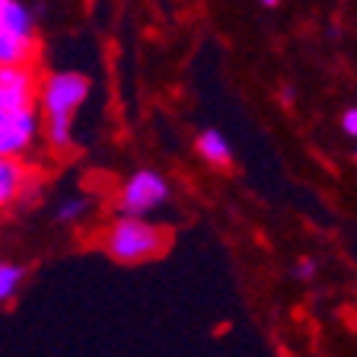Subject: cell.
Wrapping results in <instances>:
<instances>
[{"instance_id":"6da1fadb","label":"cell","mask_w":357,"mask_h":357,"mask_svg":"<svg viewBox=\"0 0 357 357\" xmlns=\"http://www.w3.org/2000/svg\"><path fill=\"white\" fill-rule=\"evenodd\" d=\"M166 233L150 220L119 217L105 233V252L119 261H144L163 252Z\"/></svg>"},{"instance_id":"7a4b0ae2","label":"cell","mask_w":357,"mask_h":357,"mask_svg":"<svg viewBox=\"0 0 357 357\" xmlns=\"http://www.w3.org/2000/svg\"><path fill=\"white\" fill-rule=\"evenodd\" d=\"M89 96V77L80 70H54V74L42 77L38 83V112L45 121L70 119L74 121L77 109L86 102Z\"/></svg>"},{"instance_id":"3957f363","label":"cell","mask_w":357,"mask_h":357,"mask_svg":"<svg viewBox=\"0 0 357 357\" xmlns=\"http://www.w3.org/2000/svg\"><path fill=\"white\" fill-rule=\"evenodd\" d=\"M169 192L172 188L163 172L144 166V169L131 172V176L125 178V185H121V192H119V211H121V217L147 220L153 211H160L166 201H169Z\"/></svg>"},{"instance_id":"277c9868","label":"cell","mask_w":357,"mask_h":357,"mask_svg":"<svg viewBox=\"0 0 357 357\" xmlns=\"http://www.w3.org/2000/svg\"><path fill=\"white\" fill-rule=\"evenodd\" d=\"M38 77L32 67H0V119L13 112L36 109L38 99Z\"/></svg>"},{"instance_id":"5b68a950","label":"cell","mask_w":357,"mask_h":357,"mask_svg":"<svg viewBox=\"0 0 357 357\" xmlns=\"http://www.w3.org/2000/svg\"><path fill=\"white\" fill-rule=\"evenodd\" d=\"M42 134V115L38 109L13 112L0 119V160H20Z\"/></svg>"},{"instance_id":"8992f818","label":"cell","mask_w":357,"mask_h":357,"mask_svg":"<svg viewBox=\"0 0 357 357\" xmlns=\"http://www.w3.org/2000/svg\"><path fill=\"white\" fill-rule=\"evenodd\" d=\"M0 32H7L22 42H36V13L26 3L0 0Z\"/></svg>"},{"instance_id":"52a82bcc","label":"cell","mask_w":357,"mask_h":357,"mask_svg":"<svg viewBox=\"0 0 357 357\" xmlns=\"http://www.w3.org/2000/svg\"><path fill=\"white\" fill-rule=\"evenodd\" d=\"M26 178H29V172L20 160H0V208H7L20 198Z\"/></svg>"},{"instance_id":"ba28073f","label":"cell","mask_w":357,"mask_h":357,"mask_svg":"<svg viewBox=\"0 0 357 357\" xmlns=\"http://www.w3.org/2000/svg\"><path fill=\"white\" fill-rule=\"evenodd\" d=\"M195 147H198V153L208 160L211 166H227L233 160V147L230 141L223 137L220 131H214V128H208V131L198 134V141H195Z\"/></svg>"},{"instance_id":"9c48e42d","label":"cell","mask_w":357,"mask_h":357,"mask_svg":"<svg viewBox=\"0 0 357 357\" xmlns=\"http://www.w3.org/2000/svg\"><path fill=\"white\" fill-rule=\"evenodd\" d=\"M45 141L52 150H70L74 144V121L58 119V121H45Z\"/></svg>"},{"instance_id":"30bf717a","label":"cell","mask_w":357,"mask_h":357,"mask_svg":"<svg viewBox=\"0 0 357 357\" xmlns=\"http://www.w3.org/2000/svg\"><path fill=\"white\" fill-rule=\"evenodd\" d=\"M22 278H26V271H22L20 265H13V261H0V303H7L16 290H20Z\"/></svg>"},{"instance_id":"8fae6325","label":"cell","mask_w":357,"mask_h":357,"mask_svg":"<svg viewBox=\"0 0 357 357\" xmlns=\"http://www.w3.org/2000/svg\"><path fill=\"white\" fill-rule=\"evenodd\" d=\"M86 198H80V195H67V198L58 201V208H54V220L58 223H77L83 214H86Z\"/></svg>"},{"instance_id":"7c38bea8","label":"cell","mask_w":357,"mask_h":357,"mask_svg":"<svg viewBox=\"0 0 357 357\" xmlns=\"http://www.w3.org/2000/svg\"><path fill=\"white\" fill-rule=\"evenodd\" d=\"M316 268H319V265H316V259H300L297 265H294V278H303V281H306V278L316 275Z\"/></svg>"},{"instance_id":"4fadbf2b","label":"cell","mask_w":357,"mask_h":357,"mask_svg":"<svg viewBox=\"0 0 357 357\" xmlns=\"http://www.w3.org/2000/svg\"><path fill=\"white\" fill-rule=\"evenodd\" d=\"M342 128H344V134H351V137H357V109H348V112H344Z\"/></svg>"}]
</instances>
